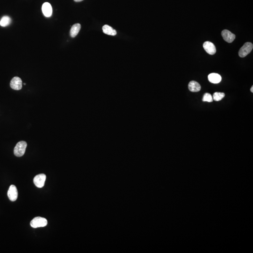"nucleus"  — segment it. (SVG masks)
Segmentation results:
<instances>
[{
    "label": "nucleus",
    "instance_id": "2",
    "mask_svg": "<svg viewBox=\"0 0 253 253\" xmlns=\"http://www.w3.org/2000/svg\"><path fill=\"white\" fill-rule=\"evenodd\" d=\"M47 225V221L44 217H35L31 221V226L34 228L45 227Z\"/></svg>",
    "mask_w": 253,
    "mask_h": 253
},
{
    "label": "nucleus",
    "instance_id": "6",
    "mask_svg": "<svg viewBox=\"0 0 253 253\" xmlns=\"http://www.w3.org/2000/svg\"><path fill=\"white\" fill-rule=\"evenodd\" d=\"M10 87L15 90H20L22 88V81L21 79L17 76L13 77L10 83Z\"/></svg>",
    "mask_w": 253,
    "mask_h": 253
},
{
    "label": "nucleus",
    "instance_id": "18",
    "mask_svg": "<svg viewBox=\"0 0 253 253\" xmlns=\"http://www.w3.org/2000/svg\"><path fill=\"white\" fill-rule=\"evenodd\" d=\"M250 91L252 92H253V86H252V87L251 88V89H250Z\"/></svg>",
    "mask_w": 253,
    "mask_h": 253
},
{
    "label": "nucleus",
    "instance_id": "17",
    "mask_svg": "<svg viewBox=\"0 0 253 253\" xmlns=\"http://www.w3.org/2000/svg\"><path fill=\"white\" fill-rule=\"evenodd\" d=\"M83 0H74V1L76 2H80V1H83Z\"/></svg>",
    "mask_w": 253,
    "mask_h": 253
},
{
    "label": "nucleus",
    "instance_id": "11",
    "mask_svg": "<svg viewBox=\"0 0 253 253\" xmlns=\"http://www.w3.org/2000/svg\"><path fill=\"white\" fill-rule=\"evenodd\" d=\"M209 81L213 84H218L222 80L221 76L217 73H211L208 76Z\"/></svg>",
    "mask_w": 253,
    "mask_h": 253
},
{
    "label": "nucleus",
    "instance_id": "4",
    "mask_svg": "<svg viewBox=\"0 0 253 253\" xmlns=\"http://www.w3.org/2000/svg\"><path fill=\"white\" fill-rule=\"evenodd\" d=\"M46 180V175L45 174H42L37 175L34 177L33 182L35 186L39 188H41L45 185Z\"/></svg>",
    "mask_w": 253,
    "mask_h": 253
},
{
    "label": "nucleus",
    "instance_id": "16",
    "mask_svg": "<svg viewBox=\"0 0 253 253\" xmlns=\"http://www.w3.org/2000/svg\"><path fill=\"white\" fill-rule=\"evenodd\" d=\"M203 101L204 102H212L213 101L212 96L211 94L206 93L204 94L203 96Z\"/></svg>",
    "mask_w": 253,
    "mask_h": 253
},
{
    "label": "nucleus",
    "instance_id": "14",
    "mask_svg": "<svg viewBox=\"0 0 253 253\" xmlns=\"http://www.w3.org/2000/svg\"><path fill=\"white\" fill-rule=\"evenodd\" d=\"M11 22V18L8 16H4L0 21V25L2 27H6L10 25Z\"/></svg>",
    "mask_w": 253,
    "mask_h": 253
},
{
    "label": "nucleus",
    "instance_id": "19",
    "mask_svg": "<svg viewBox=\"0 0 253 253\" xmlns=\"http://www.w3.org/2000/svg\"><path fill=\"white\" fill-rule=\"evenodd\" d=\"M24 85H26L25 83H24Z\"/></svg>",
    "mask_w": 253,
    "mask_h": 253
},
{
    "label": "nucleus",
    "instance_id": "5",
    "mask_svg": "<svg viewBox=\"0 0 253 253\" xmlns=\"http://www.w3.org/2000/svg\"><path fill=\"white\" fill-rule=\"evenodd\" d=\"M8 196L12 202H14L17 200L18 197V192L15 185H11L9 187L8 191Z\"/></svg>",
    "mask_w": 253,
    "mask_h": 253
},
{
    "label": "nucleus",
    "instance_id": "15",
    "mask_svg": "<svg viewBox=\"0 0 253 253\" xmlns=\"http://www.w3.org/2000/svg\"><path fill=\"white\" fill-rule=\"evenodd\" d=\"M225 96V94L223 92H215L213 95V100L216 101H220Z\"/></svg>",
    "mask_w": 253,
    "mask_h": 253
},
{
    "label": "nucleus",
    "instance_id": "1",
    "mask_svg": "<svg viewBox=\"0 0 253 253\" xmlns=\"http://www.w3.org/2000/svg\"><path fill=\"white\" fill-rule=\"evenodd\" d=\"M27 145L26 142L23 141L19 142L18 143H17L14 150V153L15 156L18 157L23 156L25 152Z\"/></svg>",
    "mask_w": 253,
    "mask_h": 253
},
{
    "label": "nucleus",
    "instance_id": "9",
    "mask_svg": "<svg viewBox=\"0 0 253 253\" xmlns=\"http://www.w3.org/2000/svg\"><path fill=\"white\" fill-rule=\"evenodd\" d=\"M42 10L44 16L46 17H50L52 14V7L48 2H45L43 4Z\"/></svg>",
    "mask_w": 253,
    "mask_h": 253
},
{
    "label": "nucleus",
    "instance_id": "3",
    "mask_svg": "<svg viewBox=\"0 0 253 253\" xmlns=\"http://www.w3.org/2000/svg\"><path fill=\"white\" fill-rule=\"evenodd\" d=\"M253 45L251 42H246L241 47L239 52L238 55L240 57L243 58L248 55L253 49Z\"/></svg>",
    "mask_w": 253,
    "mask_h": 253
},
{
    "label": "nucleus",
    "instance_id": "10",
    "mask_svg": "<svg viewBox=\"0 0 253 253\" xmlns=\"http://www.w3.org/2000/svg\"><path fill=\"white\" fill-rule=\"evenodd\" d=\"M188 89L191 92H196L200 91L201 87L198 82L195 81H191L189 82L188 84Z\"/></svg>",
    "mask_w": 253,
    "mask_h": 253
},
{
    "label": "nucleus",
    "instance_id": "8",
    "mask_svg": "<svg viewBox=\"0 0 253 253\" xmlns=\"http://www.w3.org/2000/svg\"><path fill=\"white\" fill-rule=\"evenodd\" d=\"M203 47L205 51L210 55H213L216 52V48L212 43L206 41L204 43Z\"/></svg>",
    "mask_w": 253,
    "mask_h": 253
},
{
    "label": "nucleus",
    "instance_id": "13",
    "mask_svg": "<svg viewBox=\"0 0 253 253\" xmlns=\"http://www.w3.org/2000/svg\"><path fill=\"white\" fill-rule=\"evenodd\" d=\"M81 25L79 24H76L73 25L71 28L70 34L71 37L74 38L77 36L81 29Z\"/></svg>",
    "mask_w": 253,
    "mask_h": 253
},
{
    "label": "nucleus",
    "instance_id": "7",
    "mask_svg": "<svg viewBox=\"0 0 253 253\" xmlns=\"http://www.w3.org/2000/svg\"><path fill=\"white\" fill-rule=\"evenodd\" d=\"M221 35L224 41L229 43L233 42L235 39V34L231 33V31L228 30H223L221 33Z\"/></svg>",
    "mask_w": 253,
    "mask_h": 253
},
{
    "label": "nucleus",
    "instance_id": "12",
    "mask_svg": "<svg viewBox=\"0 0 253 253\" xmlns=\"http://www.w3.org/2000/svg\"><path fill=\"white\" fill-rule=\"evenodd\" d=\"M102 30H103V33L107 35H111V36H115L116 35L117 32L116 30L113 29L112 27L108 25H105L104 26H103Z\"/></svg>",
    "mask_w": 253,
    "mask_h": 253
}]
</instances>
